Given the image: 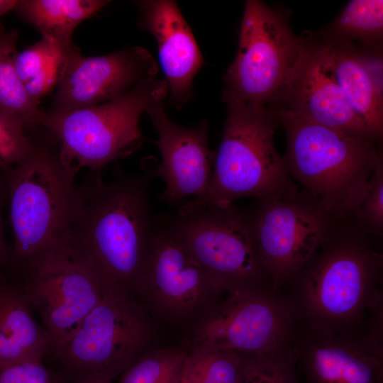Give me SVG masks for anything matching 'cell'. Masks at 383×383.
Listing matches in <instances>:
<instances>
[{"label":"cell","instance_id":"4","mask_svg":"<svg viewBox=\"0 0 383 383\" xmlns=\"http://www.w3.org/2000/svg\"><path fill=\"white\" fill-rule=\"evenodd\" d=\"M78 171L63 163L59 145L45 140H34L27 158L1 171L14 240L7 268L63 249L79 198Z\"/></svg>","mask_w":383,"mask_h":383},{"label":"cell","instance_id":"18","mask_svg":"<svg viewBox=\"0 0 383 383\" xmlns=\"http://www.w3.org/2000/svg\"><path fill=\"white\" fill-rule=\"evenodd\" d=\"M138 25L154 36L170 101L181 109L193 95L192 84L204 61L193 33L172 0L137 1Z\"/></svg>","mask_w":383,"mask_h":383},{"label":"cell","instance_id":"10","mask_svg":"<svg viewBox=\"0 0 383 383\" xmlns=\"http://www.w3.org/2000/svg\"><path fill=\"white\" fill-rule=\"evenodd\" d=\"M295 311L282 293L270 287L225 294L188 327L187 348L224 350L245 356L291 346Z\"/></svg>","mask_w":383,"mask_h":383},{"label":"cell","instance_id":"23","mask_svg":"<svg viewBox=\"0 0 383 383\" xmlns=\"http://www.w3.org/2000/svg\"><path fill=\"white\" fill-rule=\"evenodd\" d=\"M16 30L0 26V111L18 118L26 128L40 126L45 111L27 94L16 71Z\"/></svg>","mask_w":383,"mask_h":383},{"label":"cell","instance_id":"5","mask_svg":"<svg viewBox=\"0 0 383 383\" xmlns=\"http://www.w3.org/2000/svg\"><path fill=\"white\" fill-rule=\"evenodd\" d=\"M228 108L209 185L178 212L205 206H228L248 196L257 201L292 197L299 192L274 146V135L280 123L277 112L243 104Z\"/></svg>","mask_w":383,"mask_h":383},{"label":"cell","instance_id":"12","mask_svg":"<svg viewBox=\"0 0 383 383\" xmlns=\"http://www.w3.org/2000/svg\"><path fill=\"white\" fill-rule=\"evenodd\" d=\"M3 271L40 315L52 341L51 355L104 298L97 283L64 249Z\"/></svg>","mask_w":383,"mask_h":383},{"label":"cell","instance_id":"6","mask_svg":"<svg viewBox=\"0 0 383 383\" xmlns=\"http://www.w3.org/2000/svg\"><path fill=\"white\" fill-rule=\"evenodd\" d=\"M153 320L133 295H106L74 335L46 360L66 383H112L152 349Z\"/></svg>","mask_w":383,"mask_h":383},{"label":"cell","instance_id":"11","mask_svg":"<svg viewBox=\"0 0 383 383\" xmlns=\"http://www.w3.org/2000/svg\"><path fill=\"white\" fill-rule=\"evenodd\" d=\"M225 294L166 220L155 223L150 255L133 291L152 318L189 326Z\"/></svg>","mask_w":383,"mask_h":383},{"label":"cell","instance_id":"28","mask_svg":"<svg viewBox=\"0 0 383 383\" xmlns=\"http://www.w3.org/2000/svg\"><path fill=\"white\" fill-rule=\"evenodd\" d=\"M33 146L34 140L26 133L24 124L0 111V170L4 171L23 162Z\"/></svg>","mask_w":383,"mask_h":383},{"label":"cell","instance_id":"17","mask_svg":"<svg viewBox=\"0 0 383 383\" xmlns=\"http://www.w3.org/2000/svg\"><path fill=\"white\" fill-rule=\"evenodd\" d=\"M291 348L306 383H383V343L323 334L296 323Z\"/></svg>","mask_w":383,"mask_h":383},{"label":"cell","instance_id":"30","mask_svg":"<svg viewBox=\"0 0 383 383\" xmlns=\"http://www.w3.org/2000/svg\"><path fill=\"white\" fill-rule=\"evenodd\" d=\"M0 383H66L43 360H27L0 366Z\"/></svg>","mask_w":383,"mask_h":383},{"label":"cell","instance_id":"21","mask_svg":"<svg viewBox=\"0 0 383 383\" xmlns=\"http://www.w3.org/2000/svg\"><path fill=\"white\" fill-rule=\"evenodd\" d=\"M109 2L104 0H23L18 1L13 10L40 31L42 36L70 50L74 47L72 36L77 26Z\"/></svg>","mask_w":383,"mask_h":383},{"label":"cell","instance_id":"3","mask_svg":"<svg viewBox=\"0 0 383 383\" xmlns=\"http://www.w3.org/2000/svg\"><path fill=\"white\" fill-rule=\"evenodd\" d=\"M287 136L286 170L337 221L354 218L367 194L370 178L383 165L380 141L353 136L276 111Z\"/></svg>","mask_w":383,"mask_h":383},{"label":"cell","instance_id":"2","mask_svg":"<svg viewBox=\"0 0 383 383\" xmlns=\"http://www.w3.org/2000/svg\"><path fill=\"white\" fill-rule=\"evenodd\" d=\"M144 164L139 174L116 165L109 182L92 172L79 185L63 249L94 279L104 296L133 295L150 255L155 223L149 185L155 167L150 159Z\"/></svg>","mask_w":383,"mask_h":383},{"label":"cell","instance_id":"32","mask_svg":"<svg viewBox=\"0 0 383 383\" xmlns=\"http://www.w3.org/2000/svg\"><path fill=\"white\" fill-rule=\"evenodd\" d=\"M18 1L15 0H0V17L6 13L13 10Z\"/></svg>","mask_w":383,"mask_h":383},{"label":"cell","instance_id":"26","mask_svg":"<svg viewBox=\"0 0 383 383\" xmlns=\"http://www.w3.org/2000/svg\"><path fill=\"white\" fill-rule=\"evenodd\" d=\"M187 350L185 344L151 349L126 369L116 383H181Z\"/></svg>","mask_w":383,"mask_h":383},{"label":"cell","instance_id":"9","mask_svg":"<svg viewBox=\"0 0 383 383\" xmlns=\"http://www.w3.org/2000/svg\"><path fill=\"white\" fill-rule=\"evenodd\" d=\"M166 221L226 293L271 289L258 251L255 213L233 205L205 206L178 212Z\"/></svg>","mask_w":383,"mask_h":383},{"label":"cell","instance_id":"7","mask_svg":"<svg viewBox=\"0 0 383 383\" xmlns=\"http://www.w3.org/2000/svg\"><path fill=\"white\" fill-rule=\"evenodd\" d=\"M167 94L165 80L150 78L106 103L67 112L45 111L40 126L57 140L63 163L100 172L110 162L141 147L140 116L165 101Z\"/></svg>","mask_w":383,"mask_h":383},{"label":"cell","instance_id":"24","mask_svg":"<svg viewBox=\"0 0 383 383\" xmlns=\"http://www.w3.org/2000/svg\"><path fill=\"white\" fill-rule=\"evenodd\" d=\"M383 36V1L352 0L320 37L381 49Z\"/></svg>","mask_w":383,"mask_h":383},{"label":"cell","instance_id":"27","mask_svg":"<svg viewBox=\"0 0 383 383\" xmlns=\"http://www.w3.org/2000/svg\"><path fill=\"white\" fill-rule=\"evenodd\" d=\"M291 346L273 353L244 355L241 383H299Z\"/></svg>","mask_w":383,"mask_h":383},{"label":"cell","instance_id":"16","mask_svg":"<svg viewBox=\"0 0 383 383\" xmlns=\"http://www.w3.org/2000/svg\"><path fill=\"white\" fill-rule=\"evenodd\" d=\"M304 50L274 111H287L303 119L344 133L378 141L350 106L329 73L311 35L302 38Z\"/></svg>","mask_w":383,"mask_h":383},{"label":"cell","instance_id":"1","mask_svg":"<svg viewBox=\"0 0 383 383\" xmlns=\"http://www.w3.org/2000/svg\"><path fill=\"white\" fill-rule=\"evenodd\" d=\"M355 220L338 221L281 292L296 323L332 335L383 342L382 252Z\"/></svg>","mask_w":383,"mask_h":383},{"label":"cell","instance_id":"22","mask_svg":"<svg viewBox=\"0 0 383 383\" xmlns=\"http://www.w3.org/2000/svg\"><path fill=\"white\" fill-rule=\"evenodd\" d=\"M72 49L66 50L53 40L42 36L17 53L16 68L18 77L35 104L39 105L40 100L58 84L67 53Z\"/></svg>","mask_w":383,"mask_h":383},{"label":"cell","instance_id":"31","mask_svg":"<svg viewBox=\"0 0 383 383\" xmlns=\"http://www.w3.org/2000/svg\"><path fill=\"white\" fill-rule=\"evenodd\" d=\"M8 201V190L4 177H0V270L6 269L12 260V247L4 239L2 210Z\"/></svg>","mask_w":383,"mask_h":383},{"label":"cell","instance_id":"29","mask_svg":"<svg viewBox=\"0 0 383 383\" xmlns=\"http://www.w3.org/2000/svg\"><path fill=\"white\" fill-rule=\"evenodd\" d=\"M354 218L368 234L380 240L383 233V165L373 172L367 194Z\"/></svg>","mask_w":383,"mask_h":383},{"label":"cell","instance_id":"8","mask_svg":"<svg viewBox=\"0 0 383 383\" xmlns=\"http://www.w3.org/2000/svg\"><path fill=\"white\" fill-rule=\"evenodd\" d=\"M289 13L258 0L245 1L238 49L224 76L222 100L274 109L304 50Z\"/></svg>","mask_w":383,"mask_h":383},{"label":"cell","instance_id":"13","mask_svg":"<svg viewBox=\"0 0 383 383\" xmlns=\"http://www.w3.org/2000/svg\"><path fill=\"white\" fill-rule=\"evenodd\" d=\"M257 244L272 291L281 293L337 221L311 193L257 201Z\"/></svg>","mask_w":383,"mask_h":383},{"label":"cell","instance_id":"33","mask_svg":"<svg viewBox=\"0 0 383 383\" xmlns=\"http://www.w3.org/2000/svg\"><path fill=\"white\" fill-rule=\"evenodd\" d=\"M72 383H110V382H104V381H98V380H84V381L74 382Z\"/></svg>","mask_w":383,"mask_h":383},{"label":"cell","instance_id":"19","mask_svg":"<svg viewBox=\"0 0 383 383\" xmlns=\"http://www.w3.org/2000/svg\"><path fill=\"white\" fill-rule=\"evenodd\" d=\"M326 67L355 113L379 140L383 134L380 50L312 36Z\"/></svg>","mask_w":383,"mask_h":383},{"label":"cell","instance_id":"14","mask_svg":"<svg viewBox=\"0 0 383 383\" xmlns=\"http://www.w3.org/2000/svg\"><path fill=\"white\" fill-rule=\"evenodd\" d=\"M157 73L155 60L142 47L95 57L84 56L74 47L67 53L48 111L67 112L113 101Z\"/></svg>","mask_w":383,"mask_h":383},{"label":"cell","instance_id":"20","mask_svg":"<svg viewBox=\"0 0 383 383\" xmlns=\"http://www.w3.org/2000/svg\"><path fill=\"white\" fill-rule=\"evenodd\" d=\"M33 311L16 285L0 270V366L45 361L51 355V339Z\"/></svg>","mask_w":383,"mask_h":383},{"label":"cell","instance_id":"15","mask_svg":"<svg viewBox=\"0 0 383 383\" xmlns=\"http://www.w3.org/2000/svg\"><path fill=\"white\" fill-rule=\"evenodd\" d=\"M145 113L157 133V139L152 142L162 157L154 170L155 176L161 177L166 185L160 199L177 203L188 196L204 194L215 158V151L209 147L207 122L203 121L194 127L179 126L167 116L165 101L151 106Z\"/></svg>","mask_w":383,"mask_h":383},{"label":"cell","instance_id":"25","mask_svg":"<svg viewBox=\"0 0 383 383\" xmlns=\"http://www.w3.org/2000/svg\"><path fill=\"white\" fill-rule=\"evenodd\" d=\"M181 383H241L244 355L203 347L187 348Z\"/></svg>","mask_w":383,"mask_h":383}]
</instances>
